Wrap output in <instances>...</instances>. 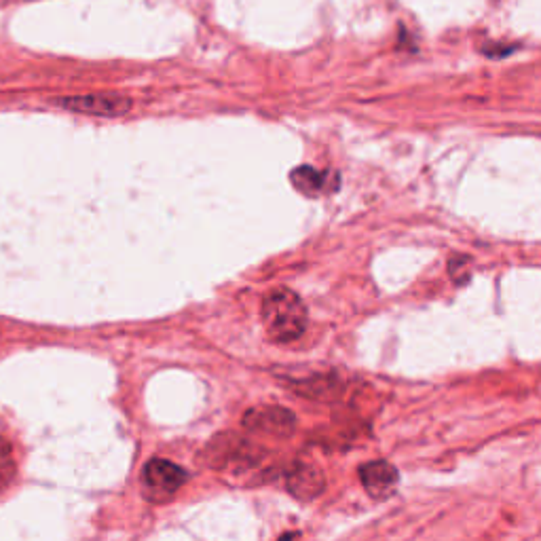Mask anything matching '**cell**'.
<instances>
[{
    "label": "cell",
    "mask_w": 541,
    "mask_h": 541,
    "mask_svg": "<svg viewBox=\"0 0 541 541\" xmlns=\"http://www.w3.org/2000/svg\"><path fill=\"white\" fill-rule=\"evenodd\" d=\"M263 322L273 341H296L307 328V307L292 290L275 288L263 301Z\"/></svg>",
    "instance_id": "6da1fadb"
},
{
    "label": "cell",
    "mask_w": 541,
    "mask_h": 541,
    "mask_svg": "<svg viewBox=\"0 0 541 541\" xmlns=\"http://www.w3.org/2000/svg\"><path fill=\"white\" fill-rule=\"evenodd\" d=\"M53 106H60L70 113H81L91 117H110L117 119L127 115L132 110L134 102L123 93L115 91H102V93H87V96H66V98H53Z\"/></svg>",
    "instance_id": "7a4b0ae2"
},
{
    "label": "cell",
    "mask_w": 541,
    "mask_h": 541,
    "mask_svg": "<svg viewBox=\"0 0 541 541\" xmlns=\"http://www.w3.org/2000/svg\"><path fill=\"white\" fill-rule=\"evenodd\" d=\"M244 427L254 434L288 438L296 427V417L284 406H256L244 415Z\"/></svg>",
    "instance_id": "3957f363"
},
{
    "label": "cell",
    "mask_w": 541,
    "mask_h": 541,
    "mask_svg": "<svg viewBox=\"0 0 541 541\" xmlns=\"http://www.w3.org/2000/svg\"><path fill=\"white\" fill-rule=\"evenodd\" d=\"M186 478H189V474H186L180 465L167 459L148 461L144 468V476H142L146 493L155 499L174 495L186 482Z\"/></svg>",
    "instance_id": "277c9868"
},
{
    "label": "cell",
    "mask_w": 541,
    "mask_h": 541,
    "mask_svg": "<svg viewBox=\"0 0 541 541\" xmlns=\"http://www.w3.org/2000/svg\"><path fill=\"white\" fill-rule=\"evenodd\" d=\"M286 484H288V491L296 499L309 501L324 491L326 478L322 470L313 463H294L286 476Z\"/></svg>",
    "instance_id": "5b68a950"
},
{
    "label": "cell",
    "mask_w": 541,
    "mask_h": 541,
    "mask_svg": "<svg viewBox=\"0 0 541 541\" xmlns=\"http://www.w3.org/2000/svg\"><path fill=\"white\" fill-rule=\"evenodd\" d=\"M360 478L372 497H385L394 491L398 484V472L394 465H389L387 461H370L362 465Z\"/></svg>",
    "instance_id": "8992f818"
},
{
    "label": "cell",
    "mask_w": 541,
    "mask_h": 541,
    "mask_svg": "<svg viewBox=\"0 0 541 541\" xmlns=\"http://www.w3.org/2000/svg\"><path fill=\"white\" fill-rule=\"evenodd\" d=\"M290 180H292L294 189L298 193H303L307 197H315V195H320L326 189L328 176L324 172H320V170H315V167L301 165V167H296V170H292Z\"/></svg>",
    "instance_id": "52a82bcc"
},
{
    "label": "cell",
    "mask_w": 541,
    "mask_h": 541,
    "mask_svg": "<svg viewBox=\"0 0 541 541\" xmlns=\"http://www.w3.org/2000/svg\"><path fill=\"white\" fill-rule=\"evenodd\" d=\"M15 476V457H13V446L0 438V487H5Z\"/></svg>",
    "instance_id": "ba28073f"
}]
</instances>
